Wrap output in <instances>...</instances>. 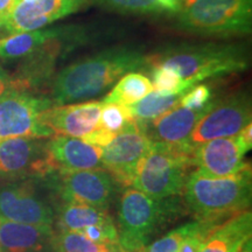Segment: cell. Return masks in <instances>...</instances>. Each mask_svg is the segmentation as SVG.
<instances>
[{"label":"cell","mask_w":252,"mask_h":252,"mask_svg":"<svg viewBox=\"0 0 252 252\" xmlns=\"http://www.w3.org/2000/svg\"><path fill=\"white\" fill-rule=\"evenodd\" d=\"M145 58L137 49L115 47L62 68L49 86L53 106L87 102L110 89L117 80L144 68Z\"/></svg>","instance_id":"cell-1"},{"label":"cell","mask_w":252,"mask_h":252,"mask_svg":"<svg viewBox=\"0 0 252 252\" xmlns=\"http://www.w3.org/2000/svg\"><path fill=\"white\" fill-rule=\"evenodd\" d=\"M145 67L169 69L191 88L207 78L243 71L248 54L236 45H180L146 56Z\"/></svg>","instance_id":"cell-2"},{"label":"cell","mask_w":252,"mask_h":252,"mask_svg":"<svg viewBox=\"0 0 252 252\" xmlns=\"http://www.w3.org/2000/svg\"><path fill=\"white\" fill-rule=\"evenodd\" d=\"M182 195L195 219L222 223L250 207V165L237 174L225 178H212L194 169L186 181Z\"/></svg>","instance_id":"cell-3"},{"label":"cell","mask_w":252,"mask_h":252,"mask_svg":"<svg viewBox=\"0 0 252 252\" xmlns=\"http://www.w3.org/2000/svg\"><path fill=\"white\" fill-rule=\"evenodd\" d=\"M193 151L194 146L188 143H153L132 187L157 201L179 196L195 168Z\"/></svg>","instance_id":"cell-4"},{"label":"cell","mask_w":252,"mask_h":252,"mask_svg":"<svg viewBox=\"0 0 252 252\" xmlns=\"http://www.w3.org/2000/svg\"><path fill=\"white\" fill-rule=\"evenodd\" d=\"M176 26L201 35H243L251 32L252 0H182Z\"/></svg>","instance_id":"cell-5"},{"label":"cell","mask_w":252,"mask_h":252,"mask_svg":"<svg viewBox=\"0 0 252 252\" xmlns=\"http://www.w3.org/2000/svg\"><path fill=\"white\" fill-rule=\"evenodd\" d=\"M173 200H153L134 188H126L118 204V238L126 252H141L173 216Z\"/></svg>","instance_id":"cell-6"},{"label":"cell","mask_w":252,"mask_h":252,"mask_svg":"<svg viewBox=\"0 0 252 252\" xmlns=\"http://www.w3.org/2000/svg\"><path fill=\"white\" fill-rule=\"evenodd\" d=\"M53 202L88 204L108 213L117 193V182L105 169L58 171L43 178Z\"/></svg>","instance_id":"cell-7"},{"label":"cell","mask_w":252,"mask_h":252,"mask_svg":"<svg viewBox=\"0 0 252 252\" xmlns=\"http://www.w3.org/2000/svg\"><path fill=\"white\" fill-rule=\"evenodd\" d=\"M52 106L47 96L11 88L0 98V141L18 137H53L54 133L41 122V113Z\"/></svg>","instance_id":"cell-8"},{"label":"cell","mask_w":252,"mask_h":252,"mask_svg":"<svg viewBox=\"0 0 252 252\" xmlns=\"http://www.w3.org/2000/svg\"><path fill=\"white\" fill-rule=\"evenodd\" d=\"M41 179L9 180L0 186V220L33 225H54L52 196H45Z\"/></svg>","instance_id":"cell-9"},{"label":"cell","mask_w":252,"mask_h":252,"mask_svg":"<svg viewBox=\"0 0 252 252\" xmlns=\"http://www.w3.org/2000/svg\"><path fill=\"white\" fill-rule=\"evenodd\" d=\"M86 39L87 34L83 28L68 26L67 31L58 39L24 58L25 62L12 76V88L36 94L43 87L50 86L59 60L81 46Z\"/></svg>","instance_id":"cell-10"},{"label":"cell","mask_w":252,"mask_h":252,"mask_svg":"<svg viewBox=\"0 0 252 252\" xmlns=\"http://www.w3.org/2000/svg\"><path fill=\"white\" fill-rule=\"evenodd\" d=\"M152 144L141 125L133 119L103 149V169L117 185L130 187Z\"/></svg>","instance_id":"cell-11"},{"label":"cell","mask_w":252,"mask_h":252,"mask_svg":"<svg viewBox=\"0 0 252 252\" xmlns=\"http://www.w3.org/2000/svg\"><path fill=\"white\" fill-rule=\"evenodd\" d=\"M251 102L244 93L234 94L214 102L189 135L188 144L196 146L206 141L237 135L251 123Z\"/></svg>","instance_id":"cell-12"},{"label":"cell","mask_w":252,"mask_h":252,"mask_svg":"<svg viewBox=\"0 0 252 252\" xmlns=\"http://www.w3.org/2000/svg\"><path fill=\"white\" fill-rule=\"evenodd\" d=\"M47 138L18 137L0 141V179H43L52 174Z\"/></svg>","instance_id":"cell-13"},{"label":"cell","mask_w":252,"mask_h":252,"mask_svg":"<svg viewBox=\"0 0 252 252\" xmlns=\"http://www.w3.org/2000/svg\"><path fill=\"white\" fill-rule=\"evenodd\" d=\"M91 2V0H19L4 19L2 27L11 34L41 30L76 13Z\"/></svg>","instance_id":"cell-14"},{"label":"cell","mask_w":252,"mask_h":252,"mask_svg":"<svg viewBox=\"0 0 252 252\" xmlns=\"http://www.w3.org/2000/svg\"><path fill=\"white\" fill-rule=\"evenodd\" d=\"M250 149L239 135L217 138L194 146L195 169L212 178H225L237 174L250 163L244 161Z\"/></svg>","instance_id":"cell-15"},{"label":"cell","mask_w":252,"mask_h":252,"mask_svg":"<svg viewBox=\"0 0 252 252\" xmlns=\"http://www.w3.org/2000/svg\"><path fill=\"white\" fill-rule=\"evenodd\" d=\"M102 106L98 100L52 106L41 113V122L54 134L84 139L98 126Z\"/></svg>","instance_id":"cell-16"},{"label":"cell","mask_w":252,"mask_h":252,"mask_svg":"<svg viewBox=\"0 0 252 252\" xmlns=\"http://www.w3.org/2000/svg\"><path fill=\"white\" fill-rule=\"evenodd\" d=\"M47 152L53 171L103 169V149L83 139L54 134L47 138Z\"/></svg>","instance_id":"cell-17"},{"label":"cell","mask_w":252,"mask_h":252,"mask_svg":"<svg viewBox=\"0 0 252 252\" xmlns=\"http://www.w3.org/2000/svg\"><path fill=\"white\" fill-rule=\"evenodd\" d=\"M214 99L204 109L191 110L180 104L157 118L146 123L138 122L152 143L182 144L188 143L189 135L197 122L210 109Z\"/></svg>","instance_id":"cell-18"},{"label":"cell","mask_w":252,"mask_h":252,"mask_svg":"<svg viewBox=\"0 0 252 252\" xmlns=\"http://www.w3.org/2000/svg\"><path fill=\"white\" fill-rule=\"evenodd\" d=\"M52 225H33L0 220L1 252H55Z\"/></svg>","instance_id":"cell-19"},{"label":"cell","mask_w":252,"mask_h":252,"mask_svg":"<svg viewBox=\"0 0 252 252\" xmlns=\"http://www.w3.org/2000/svg\"><path fill=\"white\" fill-rule=\"evenodd\" d=\"M251 212L244 210L214 226L204 238L200 252H239L251 239Z\"/></svg>","instance_id":"cell-20"},{"label":"cell","mask_w":252,"mask_h":252,"mask_svg":"<svg viewBox=\"0 0 252 252\" xmlns=\"http://www.w3.org/2000/svg\"><path fill=\"white\" fill-rule=\"evenodd\" d=\"M68 26L41 28V30L14 33L0 39V59H24L42 48L50 41L61 36Z\"/></svg>","instance_id":"cell-21"},{"label":"cell","mask_w":252,"mask_h":252,"mask_svg":"<svg viewBox=\"0 0 252 252\" xmlns=\"http://www.w3.org/2000/svg\"><path fill=\"white\" fill-rule=\"evenodd\" d=\"M55 213L56 230L78 232L86 226L102 224L113 220L109 213L88 206L74 202H53Z\"/></svg>","instance_id":"cell-22"},{"label":"cell","mask_w":252,"mask_h":252,"mask_svg":"<svg viewBox=\"0 0 252 252\" xmlns=\"http://www.w3.org/2000/svg\"><path fill=\"white\" fill-rule=\"evenodd\" d=\"M151 91H153V86L149 77L138 72H128L118 81L102 102L130 106L143 99Z\"/></svg>","instance_id":"cell-23"},{"label":"cell","mask_w":252,"mask_h":252,"mask_svg":"<svg viewBox=\"0 0 252 252\" xmlns=\"http://www.w3.org/2000/svg\"><path fill=\"white\" fill-rule=\"evenodd\" d=\"M181 96L182 94H162L151 91L139 102L128 106V109L134 121L146 123L178 105Z\"/></svg>","instance_id":"cell-24"},{"label":"cell","mask_w":252,"mask_h":252,"mask_svg":"<svg viewBox=\"0 0 252 252\" xmlns=\"http://www.w3.org/2000/svg\"><path fill=\"white\" fill-rule=\"evenodd\" d=\"M113 245L115 244L94 243L76 231L55 230V252H105L110 250Z\"/></svg>","instance_id":"cell-25"},{"label":"cell","mask_w":252,"mask_h":252,"mask_svg":"<svg viewBox=\"0 0 252 252\" xmlns=\"http://www.w3.org/2000/svg\"><path fill=\"white\" fill-rule=\"evenodd\" d=\"M131 121H133L128 106L117 103H103L98 126L117 134Z\"/></svg>","instance_id":"cell-26"},{"label":"cell","mask_w":252,"mask_h":252,"mask_svg":"<svg viewBox=\"0 0 252 252\" xmlns=\"http://www.w3.org/2000/svg\"><path fill=\"white\" fill-rule=\"evenodd\" d=\"M152 75L153 90L162 94H182L190 89L182 78L174 71L166 68L150 69Z\"/></svg>","instance_id":"cell-27"},{"label":"cell","mask_w":252,"mask_h":252,"mask_svg":"<svg viewBox=\"0 0 252 252\" xmlns=\"http://www.w3.org/2000/svg\"><path fill=\"white\" fill-rule=\"evenodd\" d=\"M91 1L119 13L158 14L163 12L157 0H91Z\"/></svg>","instance_id":"cell-28"},{"label":"cell","mask_w":252,"mask_h":252,"mask_svg":"<svg viewBox=\"0 0 252 252\" xmlns=\"http://www.w3.org/2000/svg\"><path fill=\"white\" fill-rule=\"evenodd\" d=\"M195 225H196V220L186 223L185 225L172 230L161 238L154 241L152 244L147 245L143 252H179L182 242L193 231Z\"/></svg>","instance_id":"cell-29"},{"label":"cell","mask_w":252,"mask_h":252,"mask_svg":"<svg viewBox=\"0 0 252 252\" xmlns=\"http://www.w3.org/2000/svg\"><path fill=\"white\" fill-rule=\"evenodd\" d=\"M81 235L89 239L94 243L102 244H117L119 243L118 230L113 220L108 222L102 223V224L89 225L80 230Z\"/></svg>","instance_id":"cell-30"},{"label":"cell","mask_w":252,"mask_h":252,"mask_svg":"<svg viewBox=\"0 0 252 252\" xmlns=\"http://www.w3.org/2000/svg\"><path fill=\"white\" fill-rule=\"evenodd\" d=\"M213 100V93L207 84H196L182 94L179 104L184 108L191 110H201Z\"/></svg>","instance_id":"cell-31"},{"label":"cell","mask_w":252,"mask_h":252,"mask_svg":"<svg viewBox=\"0 0 252 252\" xmlns=\"http://www.w3.org/2000/svg\"><path fill=\"white\" fill-rule=\"evenodd\" d=\"M219 224L220 223L204 222V220H196V225H195L193 231L182 242L179 252H200L206 236L209 234V231L214 226Z\"/></svg>","instance_id":"cell-32"},{"label":"cell","mask_w":252,"mask_h":252,"mask_svg":"<svg viewBox=\"0 0 252 252\" xmlns=\"http://www.w3.org/2000/svg\"><path fill=\"white\" fill-rule=\"evenodd\" d=\"M115 135L116 134L111 133V132L104 130V128L97 126L96 130H94L93 133L87 135L83 140L91 145H96V146H99V147H102V149H104L106 145H109L110 143H111V140L115 138Z\"/></svg>","instance_id":"cell-33"},{"label":"cell","mask_w":252,"mask_h":252,"mask_svg":"<svg viewBox=\"0 0 252 252\" xmlns=\"http://www.w3.org/2000/svg\"><path fill=\"white\" fill-rule=\"evenodd\" d=\"M12 88V76L0 65V98Z\"/></svg>","instance_id":"cell-34"},{"label":"cell","mask_w":252,"mask_h":252,"mask_svg":"<svg viewBox=\"0 0 252 252\" xmlns=\"http://www.w3.org/2000/svg\"><path fill=\"white\" fill-rule=\"evenodd\" d=\"M157 1L163 12H169V13L174 14L180 7L182 0H157Z\"/></svg>","instance_id":"cell-35"},{"label":"cell","mask_w":252,"mask_h":252,"mask_svg":"<svg viewBox=\"0 0 252 252\" xmlns=\"http://www.w3.org/2000/svg\"><path fill=\"white\" fill-rule=\"evenodd\" d=\"M19 0H0V18L5 19L15 7Z\"/></svg>","instance_id":"cell-36"},{"label":"cell","mask_w":252,"mask_h":252,"mask_svg":"<svg viewBox=\"0 0 252 252\" xmlns=\"http://www.w3.org/2000/svg\"><path fill=\"white\" fill-rule=\"evenodd\" d=\"M238 135L242 138V140L244 141L245 145H247L249 149L251 150V147H252V125H251V123L245 126L243 130L239 132Z\"/></svg>","instance_id":"cell-37"},{"label":"cell","mask_w":252,"mask_h":252,"mask_svg":"<svg viewBox=\"0 0 252 252\" xmlns=\"http://www.w3.org/2000/svg\"><path fill=\"white\" fill-rule=\"evenodd\" d=\"M239 252H252V243H251V239H249V241L247 242L243 245V248L241 249V251Z\"/></svg>","instance_id":"cell-38"},{"label":"cell","mask_w":252,"mask_h":252,"mask_svg":"<svg viewBox=\"0 0 252 252\" xmlns=\"http://www.w3.org/2000/svg\"><path fill=\"white\" fill-rule=\"evenodd\" d=\"M105 252H126L124 249H123L122 247H121V244H115L113 245V247L110 249V250H108V251H105Z\"/></svg>","instance_id":"cell-39"},{"label":"cell","mask_w":252,"mask_h":252,"mask_svg":"<svg viewBox=\"0 0 252 252\" xmlns=\"http://www.w3.org/2000/svg\"><path fill=\"white\" fill-rule=\"evenodd\" d=\"M2 25H4V19H2V18H0V28L2 27Z\"/></svg>","instance_id":"cell-40"},{"label":"cell","mask_w":252,"mask_h":252,"mask_svg":"<svg viewBox=\"0 0 252 252\" xmlns=\"http://www.w3.org/2000/svg\"><path fill=\"white\" fill-rule=\"evenodd\" d=\"M141 252H143V251H141Z\"/></svg>","instance_id":"cell-41"},{"label":"cell","mask_w":252,"mask_h":252,"mask_svg":"<svg viewBox=\"0 0 252 252\" xmlns=\"http://www.w3.org/2000/svg\"><path fill=\"white\" fill-rule=\"evenodd\" d=\"M0 252H1V251H0Z\"/></svg>","instance_id":"cell-42"}]
</instances>
